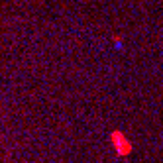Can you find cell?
<instances>
[{"label": "cell", "instance_id": "cell-1", "mask_svg": "<svg viewBox=\"0 0 163 163\" xmlns=\"http://www.w3.org/2000/svg\"><path fill=\"white\" fill-rule=\"evenodd\" d=\"M110 140H112V144H114V148L118 149V153H128L130 151V144H128V140L124 138V136L120 134V132H114L112 136H110Z\"/></svg>", "mask_w": 163, "mask_h": 163}]
</instances>
